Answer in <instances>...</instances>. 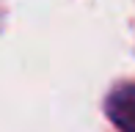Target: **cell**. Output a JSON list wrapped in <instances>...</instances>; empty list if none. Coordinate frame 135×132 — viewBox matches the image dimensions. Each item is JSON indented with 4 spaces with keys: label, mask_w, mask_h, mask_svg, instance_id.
<instances>
[{
    "label": "cell",
    "mask_w": 135,
    "mask_h": 132,
    "mask_svg": "<svg viewBox=\"0 0 135 132\" xmlns=\"http://www.w3.org/2000/svg\"><path fill=\"white\" fill-rule=\"evenodd\" d=\"M105 113L119 132H135V83H121L108 94Z\"/></svg>",
    "instance_id": "obj_1"
}]
</instances>
